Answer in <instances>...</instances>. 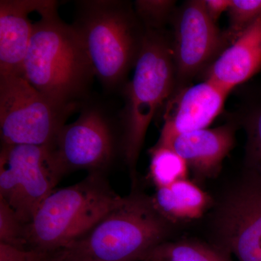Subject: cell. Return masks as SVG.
Here are the masks:
<instances>
[{
  "label": "cell",
  "instance_id": "4fadbf2b",
  "mask_svg": "<svg viewBox=\"0 0 261 261\" xmlns=\"http://www.w3.org/2000/svg\"><path fill=\"white\" fill-rule=\"evenodd\" d=\"M46 0L0 1V77L22 75L34 23L30 14Z\"/></svg>",
  "mask_w": 261,
  "mask_h": 261
},
{
  "label": "cell",
  "instance_id": "5bb4252c",
  "mask_svg": "<svg viewBox=\"0 0 261 261\" xmlns=\"http://www.w3.org/2000/svg\"><path fill=\"white\" fill-rule=\"evenodd\" d=\"M261 69V15L204 71L205 81L231 92Z\"/></svg>",
  "mask_w": 261,
  "mask_h": 261
},
{
  "label": "cell",
  "instance_id": "8992f818",
  "mask_svg": "<svg viewBox=\"0 0 261 261\" xmlns=\"http://www.w3.org/2000/svg\"><path fill=\"white\" fill-rule=\"evenodd\" d=\"M49 147L63 176L77 170L106 173L122 158L120 123L102 106L87 102L78 119L65 124Z\"/></svg>",
  "mask_w": 261,
  "mask_h": 261
},
{
  "label": "cell",
  "instance_id": "ba28073f",
  "mask_svg": "<svg viewBox=\"0 0 261 261\" xmlns=\"http://www.w3.org/2000/svg\"><path fill=\"white\" fill-rule=\"evenodd\" d=\"M62 177L49 146L1 143L0 198L24 225L31 222Z\"/></svg>",
  "mask_w": 261,
  "mask_h": 261
},
{
  "label": "cell",
  "instance_id": "7c38bea8",
  "mask_svg": "<svg viewBox=\"0 0 261 261\" xmlns=\"http://www.w3.org/2000/svg\"><path fill=\"white\" fill-rule=\"evenodd\" d=\"M237 123L229 122L176 137L168 147L186 161L189 169L201 180L216 177L223 161L235 145Z\"/></svg>",
  "mask_w": 261,
  "mask_h": 261
},
{
  "label": "cell",
  "instance_id": "277c9868",
  "mask_svg": "<svg viewBox=\"0 0 261 261\" xmlns=\"http://www.w3.org/2000/svg\"><path fill=\"white\" fill-rule=\"evenodd\" d=\"M175 89L171 38L165 29H145L133 79L124 87L125 106L119 119L122 159L129 170L132 187L138 185L137 164L147 128Z\"/></svg>",
  "mask_w": 261,
  "mask_h": 261
},
{
  "label": "cell",
  "instance_id": "3957f363",
  "mask_svg": "<svg viewBox=\"0 0 261 261\" xmlns=\"http://www.w3.org/2000/svg\"><path fill=\"white\" fill-rule=\"evenodd\" d=\"M175 228L152 197L137 186L90 231L62 250L82 261H143L154 247L169 241Z\"/></svg>",
  "mask_w": 261,
  "mask_h": 261
},
{
  "label": "cell",
  "instance_id": "ac0fdd59",
  "mask_svg": "<svg viewBox=\"0 0 261 261\" xmlns=\"http://www.w3.org/2000/svg\"><path fill=\"white\" fill-rule=\"evenodd\" d=\"M149 176L154 185L167 187L180 180L187 179L189 167L186 161L170 147L154 146L149 150Z\"/></svg>",
  "mask_w": 261,
  "mask_h": 261
},
{
  "label": "cell",
  "instance_id": "6da1fadb",
  "mask_svg": "<svg viewBox=\"0 0 261 261\" xmlns=\"http://www.w3.org/2000/svg\"><path fill=\"white\" fill-rule=\"evenodd\" d=\"M34 23L22 76L60 107L78 111L89 102L95 73L73 25L58 13V2L47 0Z\"/></svg>",
  "mask_w": 261,
  "mask_h": 261
},
{
  "label": "cell",
  "instance_id": "d6986e66",
  "mask_svg": "<svg viewBox=\"0 0 261 261\" xmlns=\"http://www.w3.org/2000/svg\"><path fill=\"white\" fill-rule=\"evenodd\" d=\"M227 12L229 25L224 32L231 44L260 18L261 0H231Z\"/></svg>",
  "mask_w": 261,
  "mask_h": 261
},
{
  "label": "cell",
  "instance_id": "ffe728a7",
  "mask_svg": "<svg viewBox=\"0 0 261 261\" xmlns=\"http://www.w3.org/2000/svg\"><path fill=\"white\" fill-rule=\"evenodd\" d=\"M176 2L166 0H139L134 7L145 29H164L168 21H172L176 12Z\"/></svg>",
  "mask_w": 261,
  "mask_h": 261
},
{
  "label": "cell",
  "instance_id": "30bf717a",
  "mask_svg": "<svg viewBox=\"0 0 261 261\" xmlns=\"http://www.w3.org/2000/svg\"><path fill=\"white\" fill-rule=\"evenodd\" d=\"M171 49L176 89L189 86L230 45L205 10V0H192L176 9L172 19Z\"/></svg>",
  "mask_w": 261,
  "mask_h": 261
},
{
  "label": "cell",
  "instance_id": "9c48e42d",
  "mask_svg": "<svg viewBox=\"0 0 261 261\" xmlns=\"http://www.w3.org/2000/svg\"><path fill=\"white\" fill-rule=\"evenodd\" d=\"M216 245L238 261H261V177L245 170L221 201L215 219Z\"/></svg>",
  "mask_w": 261,
  "mask_h": 261
},
{
  "label": "cell",
  "instance_id": "7a4b0ae2",
  "mask_svg": "<svg viewBox=\"0 0 261 261\" xmlns=\"http://www.w3.org/2000/svg\"><path fill=\"white\" fill-rule=\"evenodd\" d=\"M72 25L104 89L114 92L124 86L140 56L145 34L134 4L121 0L77 2Z\"/></svg>",
  "mask_w": 261,
  "mask_h": 261
},
{
  "label": "cell",
  "instance_id": "52a82bcc",
  "mask_svg": "<svg viewBox=\"0 0 261 261\" xmlns=\"http://www.w3.org/2000/svg\"><path fill=\"white\" fill-rule=\"evenodd\" d=\"M73 113L51 102L22 75L0 77L2 143L49 146Z\"/></svg>",
  "mask_w": 261,
  "mask_h": 261
},
{
  "label": "cell",
  "instance_id": "e0dca14e",
  "mask_svg": "<svg viewBox=\"0 0 261 261\" xmlns=\"http://www.w3.org/2000/svg\"><path fill=\"white\" fill-rule=\"evenodd\" d=\"M238 118L247 135L245 170L261 177V94L245 105Z\"/></svg>",
  "mask_w": 261,
  "mask_h": 261
},
{
  "label": "cell",
  "instance_id": "cb8c5ba5",
  "mask_svg": "<svg viewBox=\"0 0 261 261\" xmlns=\"http://www.w3.org/2000/svg\"><path fill=\"white\" fill-rule=\"evenodd\" d=\"M41 261H82L80 259L71 256L69 254L63 251V250H58V251L51 252V253L43 254Z\"/></svg>",
  "mask_w": 261,
  "mask_h": 261
},
{
  "label": "cell",
  "instance_id": "2e32d148",
  "mask_svg": "<svg viewBox=\"0 0 261 261\" xmlns=\"http://www.w3.org/2000/svg\"><path fill=\"white\" fill-rule=\"evenodd\" d=\"M143 261H232L231 255L215 245L194 240L165 242Z\"/></svg>",
  "mask_w": 261,
  "mask_h": 261
},
{
  "label": "cell",
  "instance_id": "44dd1931",
  "mask_svg": "<svg viewBox=\"0 0 261 261\" xmlns=\"http://www.w3.org/2000/svg\"><path fill=\"white\" fill-rule=\"evenodd\" d=\"M25 226L9 204L0 198V243L25 249Z\"/></svg>",
  "mask_w": 261,
  "mask_h": 261
},
{
  "label": "cell",
  "instance_id": "603a6c76",
  "mask_svg": "<svg viewBox=\"0 0 261 261\" xmlns=\"http://www.w3.org/2000/svg\"><path fill=\"white\" fill-rule=\"evenodd\" d=\"M231 0H205L206 11L213 21L216 23L225 11H228Z\"/></svg>",
  "mask_w": 261,
  "mask_h": 261
},
{
  "label": "cell",
  "instance_id": "7402d4cb",
  "mask_svg": "<svg viewBox=\"0 0 261 261\" xmlns=\"http://www.w3.org/2000/svg\"><path fill=\"white\" fill-rule=\"evenodd\" d=\"M43 254L0 243V261H41Z\"/></svg>",
  "mask_w": 261,
  "mask_h": 261
},
{
  "label": "cell",
  "instance_id": "5b68a950",
  "mask_svg": "<svg viewBox=\"0 0 261 261\" xmlns=\"http://www.w3.org/2000/svg\"><path fill=\"white\" fill-rule=\"evenodd\" d=\"M122 197L103 173H89L75 185L55 190L25 225V249L48 254L69 246L109 214Z\"/></svg>",
  "mask_w": 261,
  "mask_h": 261
},
{
  "label": "cell",
  "instance_id": "8fae6325",
  "mask_svg": "<svg viewBox=\"0 0 261 261\" xmlns=\"http://www.w3.org/2000/svg\"><path fill=\"white\" fill-rule=\"evenodd\" d=\"M229 94L209 81L175 89L166 103L162 129L154 146L168 147L178 136L207 128L222 112Z\"/></svg>",
  "mask_w": 261,
  "mask_h": 261
},
{
  "label": "cell",
  "instance_id": "9a60e30c",
  "mask_svg": "<svg viewBox=\"0 0 261 261\" xmlns=\"http://www.w3.org/2000/svg\"><path fill=\"white\" fill-rule=\"evenodd\" d=\"M151 197L159 212L176 226L200 219L212 204L208 194L187 179L160 187Z\"/></svg>",
  "mask_w": 261,
  "mask_h": 261
}]
</instances>
